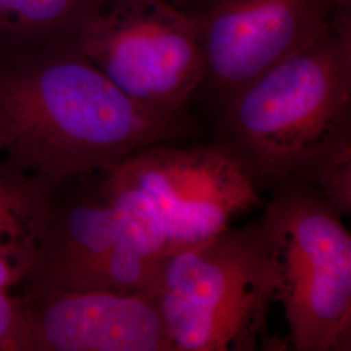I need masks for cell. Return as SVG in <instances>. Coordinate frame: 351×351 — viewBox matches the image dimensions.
I'll use <instances>...</instances> for the list:
<instances>
[{
    "label": "cell",
    "mask_w": 351,
    "mask_h": 351,
    "mask_svg": "<svg viewBox=\"0 0 351 351\" xmlns=\"http://www.w3.org/2000/svg\"><path fill=\"white\" fill-rule=\"evenodd\" d=\"M173 142L142 147L107 168L146 195L163 228L167 256L220 234L264 203L249 168L226 145Z\"/></svg>",
    "instance_id": "cell-6"
},
{
    "label": "cell",
    "mask_w": 351,
    "mask_h": 351,
    "mask_svg": "<svg viewBox=\"0 0 351 351\" xmlns=\"http://www.w3.org/2000/svg\"><path fill=\"white\" fill-rule=\"evenodd\" d=\"M337 11L332 0H207L191 13L204 62L201 91L217 106L307 45Z\"/></svg>",
    "instance_id": "cell-7"
},
{
    "label": "cell",
    "mask_w": 351,
    "mask_h": 351,
    "mask_svg": "<svg viewBox=\"0 0 351 351\" xmlns=\"http://www.w3.org/2000/svg\"><path fill=\"white\" fill-rule=\"evenodd\" d=\"M23 316V297L12 295L11 290L0 289V350H12Z\"/></svg>",
    "instance_id": "cell-13"
},
{
    "label": "cell",
    "mask_w": 351,
    "mask_h": 351,
    "mask_svg": "<svg viewBox=\"0 0 351 351\" xmlns=\"http://www.w3.org/2000/svg\"><path fill=\"white\" fill-rule=\"evenodd\" d=\"M154 298L173 351L258 350L276 300L261 219L168 255Z\"/></svg>",
    "instance_id": "cell-3"
},
{
    "label": "cell",
    "mask_w": 351,
    "mask_h": 351,
    "mask_svg": "<svg viewBox=\"0 0 351 351\" xmlns=\"http://www.w3.org/2000/svg\"><path fill=\"white\" fill-rule=\"evenodd\" d=\"M190 130L132 101L75 38L0 53L1 158L21 172L58 185Z\"/></svg>",
    "instance_id": "cell-1"
},
{
    "label": "cell",
    "mask_w": 351,
    "mask_h": 351,
    "mask_svg": "<svg viewBox=\"0 0 351 351\" xmlns=\"http://www.w3.org/2000/svg\"><path fill=\"white\" fill-rule=\"evenodd\" d=\"M1 155H3V137L0 134V158H1Z\"/></svg>",
    "instance_id": "cell-16"
},
{
    "label": "cell",
    "mask_w": 351,
    "mask_h": 351,
    "mask_svg": "<svg viewBox=\"0 0 351 351\" xmlns=\"http://www.w3.org/2000/svg\"><path fill=\"white\" fill-rule=\"evenodd\" d=\"M291 181H301L343 219L351 213V132L320 151Z\"/></svg>",
    "instance_id": "cell-12"
},
{
    "label": "cell",
    "mask_w": 351,
    "mask_h": 351,
    "mask_svg": "<svg viewBox=\"0 0 351 351\" xmlns=\"http://www.w3.org/2000/svg\"><path fill=\"white\" fill-rule=\"evenodd\" d=\"M88 59L132 101L186 120L204 78L195 17L169 0H104L78 34Z\"/></svg>",
    "instance_id": "cell-5"
},
{
    "label": "cell",
    "mask_w": 351,
    "mask_h": 351,
    "mask_svg": "<svg viewBox=\"0 0 351 351\" xmlns=\"http://www.w3.org/2000/svg\"><path fill=\"white\" fill-rule=\"evenodd\" d=\"M220 143L249 168L261 191L291 181L351 132V8L216 106Z\"/></svg>",
    "instance_id": "cell-2"
},
{
    "label": "cell",
    "mask_w": 351,
    "mask_h": 351,
    "mask_svg": "<svg viewBox=\"0 0 351 351\" xmlns=\"http://www.w3.org/2000/svg\"><path fill=\"white\" fill-rule=\"evenodd\" d=\"M98 180L93 190L68 197L53 189L37 258L23 284L25 294L66 290L119 243L136 245L124 213L101 186V171Z\"/></svg>",
    "instance_id": "cell-9"
},
{
    "label": "cell",
    "mask_w": 351,
    "mask_h": 351,
    "mask_svg": "<svg viewBox=\"0 0 351 351\" xmlns=\"http://www.w3.org/2000/svg\"><path fill=\"white\" fill-rule=\"evenodd\" d=\"M335 5L339 10H345V8H351V0H332Z\"/></svg>",
    "instance_id": "cell-15"
},
{
    "label": "cell",
    "mask_w": 351,
    "mask_h": 351,
    "mask_svg": "<svg viewBox=\"0 0 351 351\" xmlns=\"http://www.w3.org/2000/svg\"><path fill=\"white\" fill-rule=\"evenodd\" d=\"M55 186L0 159V289L24 284L32 272Z\"/></svg>",
    "instance_id": "cell-10"
},
{
    "label": "cell",
    "mask_w": 351,
    "mask_h": 351,
    "mask_svg": "<svg viewBox=\"0 0 351 351\" xmlns=\"http://www.w3.org/2000/svg\"><path fill=\"white\" fill-rule=\"evenodd\" d=\"M103 7L104 0H0V53L77 38Z\"/></svg>",
    "instance_id": "cell-11"
},
{
    "label": "cell",
    "mask_w": 351,
    "mask_h": 351,
    "mask_svg": "<svg viewBox=\"0 0 351 351\" xmlns=\"http://www.w3.org/2000/svg\"><path fill=\"white\" fill-rule=\"evenodd\" d=\"M21 297L11 351H173L154 295L56 290Z\"/></svg>",
    "instance_id": "cell-8"
},
{
    "label": "cell",
    "mask_w": 351,
    "mask_h": 351,
    "mask_svg": "<svg viewBox=\"0 0 351 351\" xmlns=\"http://www.w3.org/2000/svg\"><path fill=\"white\" fill-rule=\"evenodd\" d=\"M261 223L276 272V300L297 351L351 350V236L311 186L269 189Z\"/></svg>",
    "instance_id": "cell-4"
},
{
    "label": "cell",
    "mask_w": 351,
    "mask_h": 351,
    "mask_svg": "<svg viewBox=\"0 0 351 351\" xmlns=\"http://www.w3.org/2000/svg\"><path fill=\"white\" fill-rule=\"evenodd\" d=\"M181 10L186 11L189 13L195 12L199 7H202L207 0H169Z\"/></svg>",
    "instance_id": "cell-14"
}]
</instances>
